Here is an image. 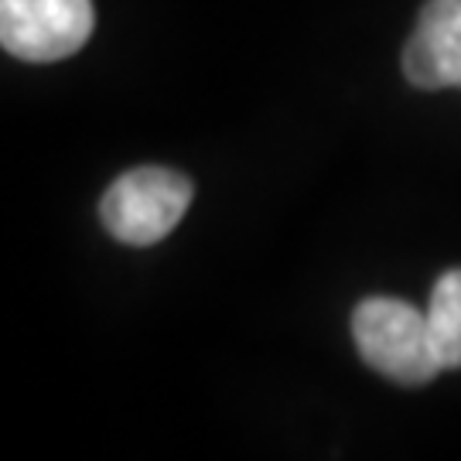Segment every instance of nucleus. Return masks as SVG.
Listing matches in <instances>:
<instances>
[{
    "instance_id": "2",
    "label": "nucleus",
    "mask_w": 461,
    "mask_h": 461,
    "mask_svg": "<svg viewBox=\"0 0 461 461\" xmlns=\"http://www.w3.org/2000/svg\"><path fill=\"white\" fill-rule=\"evenodd\" d=\"M192 202V182L167 167H133L120 175L99 202V219L113 240L150 247L182 222Z\"/></svg>"
},
{
    "instance_id": "1",
    "label": "nucleus",
    "mask_w": 461,
    "mask_h": 461,
    "mask_svg": "<svg viewBox=\"0 0 461 461\" xmlns=\"http://www.w3.org/2000/svg\"><path fill=\"white\" fill-rule=\"evenodd\" d=\"M352 339L369 369L403 386H424L445 366L430 339L428 314L400 297H366L352 312Z\"/></svg>"
},
{
    "instance_id": "5",
    "label": "nucleus",
    "mask_w": 461,
    "mask_h": 461,
    "mask_svg": "<svg viewBox=\"0 0 461 461\" xmlns=\"http://www.w3.org/2000/svg\"><path fill=\"white\" fill-rule=\"evenodd\" d=\"M430 339L445 369H461V267L441 274L428 304Z\"/></svg>"
},
{
    "instance_id": "3",
    "label": "nucleus",
    "mask_w": 461,
    "mask_h": 461,
    "mask_svg": "<svg viewBox=\"0 0 461 461\" xmlns=\"http://www.w3.org/2000/svg\"><path fill=\"white\" fill-rule=\"evenodd\" d=\"M93 24V0H0L4 49L34 66L76 55L89 41Z\"/></svg>"
},
{
    "instance_id": "4",
    "label": "nucleus",
    "mask_w": 461,
    "mask_h": 461,
    "mask_svg": "<svg viewBox=\"0 0 461 461\" xmlns=\"http://www.w3.org/2000/svg\"><path fill=\"white\" fill-rule=\"evenodd\" d=\"M403 76L417 89H461V0H428L403 45Z\"/></svg>"
}]
</instances>
